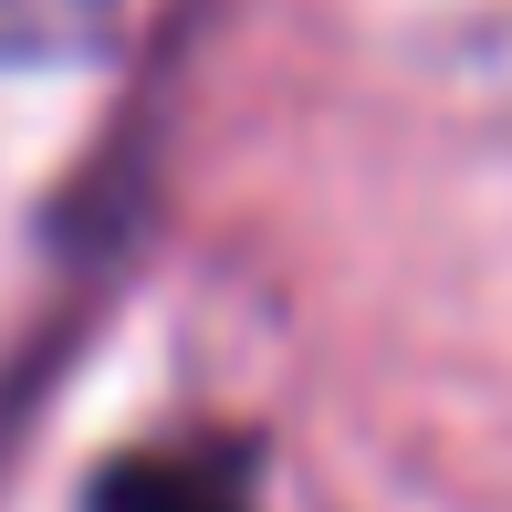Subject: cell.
I'll use <instances>...</instances> for the list:
<instances>
[{"instance_id":"cell-1","label":"cell","mask_w":512,"mask_h":512,"mask_svg":"<svg viewBox=\"0 0 512 512\" xmlns=\"http://www.w3.org/2000/svg\"><path fill=\"white\" fill-rule=\"evenodd\" d=\"M95 512H251V450L230 439H189V450H147L105 471Z\"/></svg>"},{"instance_id":"cell-2","label":"cell","mask_w":512,"mask_h":512,"mask_svg":"<svg viewBox=\"0 0 512 512\" xmlns=\"http://www.w3.org/2000/svg\"><path fill=\"white\" fill-rule=\"evenodd\" d=\"M115 21V0H0V63H53L84 53Z\"/></svg>"}]
</instances>
